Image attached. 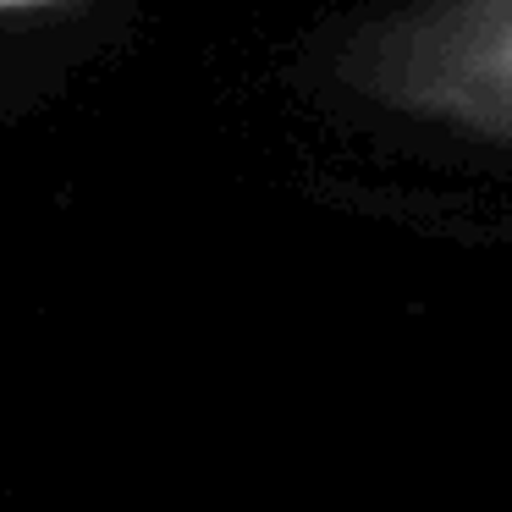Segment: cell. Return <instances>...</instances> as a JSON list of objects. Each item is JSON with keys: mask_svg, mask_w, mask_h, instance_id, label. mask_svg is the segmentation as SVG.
<instances>
[]
</instances>
